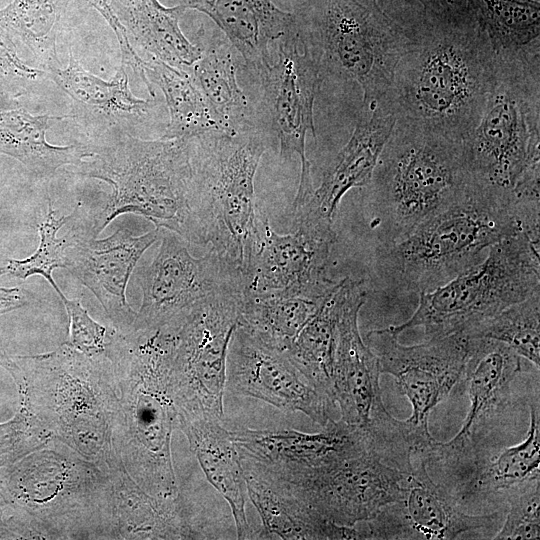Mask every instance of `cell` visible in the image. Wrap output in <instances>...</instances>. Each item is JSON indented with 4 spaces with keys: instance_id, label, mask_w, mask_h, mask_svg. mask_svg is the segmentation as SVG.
<instances>
[{
    "instance_id": "6da1fadb",
    "label": "cell",
    "mask_w": 540,
    "mask_h": 540,
    "mask_svg": "<svg viewBox=\"0 0 540 540\" xmlns=\"http://www.w3.org/2000/svg\"><path fill=\"white\" fill-rule=\"evenodd\" d=\"M411 32L388 102L397 117L463 141L478 124L494 85L496 61L483 28L466 4Z\"/></svg>"
},
{
    "instance_id": "7a4b0ae2",
    "label": "cell",
    "mask_w": 540,
    "mask_h": 540,
    "mask_svg": "<svg viewBox=\"0 0 540 540\" xmlns=\"http://www.w3.org/2000/svg\"><path fill=\"white\" fill-rule=\"evenodd\" d=\"M539 232V211L471 183L452 205L405 237L381 244L377 267L399 291L428 292L476 265L492 245L519 231Z\"/></svg>"
},
{
    "instance_id": "3957f363",
    "label": "cell",
    "mask_w": 540,
    "mask_h": 540,
    "mask_svg": "<svg viewBox=\"0 0 540 540\" xmlns=\"http://www.w3.org/2000/svg\"><path fill=\"white\" fill-rule=\"evenodd\" d=\"M99 141L75 173L105 181L113 191L85 224L87 234L97 238L117 216L134 213L198 245L191 138L144 140L121 133Z\"/></svg>"
},
{
    "instance_id": "277c9868",
    "label": "cell",
    "mask_w": 540,
    "mask_h": 540,
    "mask_svg": "<svg viewBox=\"0 0 540 540\" xmlns=\"http://www.w3.org/2000/svg\"><path fill=\"white\" fill-rule=\"evenodd\" d=\"M470 185L462 141L397 117L367 186L381 244L405 237L462 198Z\"/></svg>"
},
{
    "instance_id": "5b68a950",
    "label": "cell",
    "mask_w": 540,
    "mask_h": 540,
    "mask_svg": "<svg viewBox=\"0 0 540 540\" xmlns=\"http://www.w3.org/2000/svg\"><path fill=\"white\" fill-rule=\"evenodd\" d=\"M295 16L322 76L357 83L363 93L362 108L388 99L411 32L391 19L376 0H306Z\"/></svg>"
},
{
    "instance_id": "8992f818",
    "label": "cell",
    "mask_w": 540,
    "mask_h": 540,
    "mask_svg": "<svg viewBox=\"0 0 540 540\" xmlns=\"http://www.w3.org/2000/svg\"><path fill=\"white\" fill-rule=\"evenodd\" d=\"M198 245L240 273L257 231L255 175L266 141L254 127L191 138Z\"/></svg>"
},
{
    "instance_id": "52a82bcc",
    "label": "cell",
    "mask_w": 540,
    "mask_h": 540,
    "mask_svg": "<svg viewBox=\"0 0 540 540\" xmlns=\"http://www.w3.org/2000/svg\"><path fill=\"white\" fill-rule=\"evenodd\" d=\"M495 61L493 88L462 144L471 182L515 198L540 179V58Z\"/></svg>"
},
{
    "instance_id": "ba28073f",
    "label": "cell",
    "mask_w": 540,
    "mask_h": 540,
    "mask_svg": "<svg viewBox=\"0 0 540 540\" xmlns=\"http://www.w3.org/2000/svg\"><path fill=\"white\" fill-rule=\"evenodd\" d=\"M539 232L519 231L492 245L485 257L446 284L420 293L414 314L389 326L395 336L422 326L428 338L461 333L540 292Z\"/></svg>"
},
{
    "instance_id": "9c48e42d",
    "label": "cell",
    "mask_w": 540,
    "mask_h": 540,
    "mask_svg": "<svg viewBox=\"0 0 540 540\" xmlns=\"http://www.w3.org/2000/svg\"><path fill=\"white\" fill-rule=\"evenodd\" d=\"M366 296L363 281L346 277L332 370L333 398L340 419L367 435L370 450L385 463L403 470L410 466L412 458L404 423L385 408L379 360L358 328Z\"/></svg>"
},
{
    "instance_id": "30bf717a",
    "label": "cell",
    "mask_w": 540,
    "mask_h": 540,
    "mask_svg": "<svg viewBox=\"0 0 540 540\" xmlns=\"http://www.w3.org/2000/svg\"><path fill=\"white\" fill-rule=\"evenodd\" d=\"M242 466L286 490L325 519L355 527L397 501L407 474L367 450L313 468H274L242 459Z\"/></svg>"
},
{
    "instance_id": "8fae6325",
    "label": "cell",
    "mask_w": 540,
    "mask_h": 540,
    "mask_svg": "<svg viewBox=\"0 0 540 540\" xmlns=\"http://www.w3.org/2000/svg\"><path fill=\"white\" fill-rule=\"evenodd\" d=\"M240 300L234 292L210 296L176 325L170 379L185 416L224 421L227 355Z\"/></svg>"
},
{
    "instance_id": "7c38bea8",
    "label": "cell",
    "mask_w": 540,
    "mask_h": 540,
    "mask_svg": "<svg viewBox=\"0 0 540 540\" xmlns=\"http://www.w3.org/2000/svg\"><path fill=\"white\" fill-rule=\"evenodd\" d=\"M366 339L379 360L380 372L396 379L411 404V416L403 421L405 433L412 453L422 454L435 441L429 431L432 410L461 379L469 337L455 333L405 346L387 327L370 331Z\"/></svg>"
},
{
    "instance_id": "4fadbf2b",
    "label": "cell",
    "mask_w": 540,
    "mask_h": 540,
    "mask_svg": "<svg viewBox=\"0 0 540 540\" xmlns=\"http://www.w3.org/2000/svg\"><path fill=\"white\" fill-rule=\"evenodd\" d=\"M157 255L138 273L143 293L135 322L155 330L181 320L202 300L221 293L242 295L241 275L212 251L191 255L182 237L161 229Z\"/></svg>"
},
{
    "instance_id": "5bb4252c",
    "label": "cell",
    "mask_w": 540,
    "mask_h": 540,
    "mask_svg": "<svg viewBox=\"0 0 540 540\" xmlns=\"http://www.w3.org/2000/svg\"><path fill=\"white\" fill-rule=\"evenodd\" d=\"M297 24V23H296ZM272 125L279 140L280 156L300 160V179L293 211L314 191L311 165L306 156L308 135L316 137L314 103L323 81L320 67L297 26L279 40L276 59L259 74Z\"/></svg>"
},
{
    "instance_id": "9a60e30c",
    "label": "cell",
    "mask_w": 540,
    "mask_h": 540,
    "mask_svg": "<svg viewBox=\"0 0 540 540\" xmlns=\"http://www.w3.org/2000/svg\"><path fill=\"white\" fill-rule=\"evenodd\" d=\"M296 231L278 234L258 217L257 231L241 272L242 296L283 291L326 295L336 281L327 275L335 241L332 227L295 221Z\"/></svg>"
},
{
    "instance_id": "2e32d148",
    "label": "cell",
    "mask_w": 540,
    "mask_h": 540,
    "mask_svg": "<svg viewBox=\"0 0 540 540\" xmlns=\"http://www.w3.org/2000/svg\"><path fill=\"white\" fill-rule=\"evenodd\" d=\"M520 371V356L507 345L486 338H469L460 379L469 397V410L462 427L450 441L435 440L422 454L427 463L454 468L468 459L492 423L508 407L511 386Z\"/></svg>"
},
{
    "instance_id": "e0dca14e",
    "label": "cell",
    "mask_w": 540,
    "mask_h": 540,
    "mask_svg": "<svg viewBox=\"0 0 540 540\" xmlns=\"http://www.w3.org/2000/svg\"><path fill=\"white\" fill-rule=\"evenodd\" d=\"M226 388L284 411L301 412L322 427L333 419L334 401L313 387L285 352L238 325L228 348Z\"/></svg>"
},
{
    "instance_id": "ac0fdd59",
    "label": "cell",
    "mask_w": 540,
    "mask_h": 540,
    "mask_svg": "<svg viewBox=\"0 0 540 540\" xmlns=\"http://www.w3.org/2000/svg\"><path fill=\"white\" fill-rule=\"evenodd\" d=\"M428 463L413 454V467L403 483L401 497L384 507L359 529L362 539H454L470 530L491 528L501 514L464 513L456 497L436 484L427 470Z\"/></svg>"
},
{
    "instance_id": "d6986e66",
    "label": "cell",
    "mask_w": 540,
    "mask_h": 540,
    "mask_svg": "<svg viewBox=\"0 0 540 540\" xmlns=\"http://www.w3.org/2000/svg\"><path fill=\"white\" fill-rule=\"evenodd\" d=\"M80 203L75 207L72 225L73 244L66 251V267L99 300L113 319L127 323L135 320L136 313L126 299V288L142 254L153 245L161 229L134 236L130 230L120 228L104 239L89 236L80 222Z\"/></svg>"
},
{
    "instance_id": "ffe728a7",
    "label": "cell",
    "mask_w": 540,
    "mask_h": 540,
    "mask_svg": "<svg viewBox=\"0 0 540 540\" xmlns=\"http://www.w3.org/2000/svg\"><path fill=\"white\" fill-rule=\"evenodd\" d=\"M397 116L383 102L362 108L348 142L324 172L318 188L293 211L295 221L332 226L344 195L352 188L367 187Z\"/></svg>"
},
{
    "instance_id": "44dd1931",
    "label": "cell",
    "mask_w": 540,
    "mask_h": 540,
    "mask_svg": "<svg viewBox=\"0 0 540 540\" xmlns=\"http://www.w3.org/2000/svg\"><path fill=\"white\" fill-rule=\"evenodd\" d=\"M230 433L242 459L274 468H313L369 450L367 435L341 419L315 433L250 428Z\"/></svg>"
},
{
    "instance_id": "7402d4cb",
    "label": "cell",
    "mask_w": 540,
    "mask_h": 540,
    "mask_svg": "<svg viewBox=\"0 0 540 540\" xmlns=\"http://www.w3.org/2000/svg\"><path fill=\"white\" fill-rule=\"evenodd\" d=\"M69 59L66 68L51 66L47 73L73 100L70 117L89 133L100 138L130 134L132 127L148 119L154 103L133 95L125 65L105 81L85 70L72 54Z\"/></svg>"
},
{
    "instance_id": "603a6c76",
    "label": "cell",
    "mask_w": 540,
    "mask_h": 540,
    "mask_svg": "<svg viewBox=\"0 0 540 540\" xmlns=\"http://www.w3.org/2000/svg\"><path fill=\"white\" fill-rule=\"evenodd\" d=\"M206 14L258 75L272 61L270 45L293 31L296 16L271 0H180Z\"/></svg>"
},
{
    "instance_id": "cb8c5ba5",
    "label": "cell",
    "mask_w": 540,
    "mask_h": 540,
    "mask_svg": "<svg viewBox=\"0 0 540 540\" xmlns=\"http://www.w3.org/2000/svg\"><path fill=\"white\" fill-rule=\"evenodd\" d=\"M459 479L455 494L459 503L473 499L505 500L514 488L540 478L539 395L530 404V424L524 439L505 447L494 456L474 452L452 468Z\"/></svg>"
},
{
    "instance_id": "d4e9b609",
    "label": "cell",
    "mask_w": 540,
    "mask_h": 540,
    "mask_svg": "<svg viewBox=\"0 0 540 540\" xmlns=\"http://www.w3.org/2000/svg\"><path fill=\"white\" fill-rule=\"evenodd\" d=\"M182 422L208 481L231 509L237 538H255L245 511V473L230 430L225 428L224 421L203 417L184 416Z\"/></svg>"
},
{
    "instance_id": "484cf974",
    "label": "cell",
    "mask_w": 540,
    "mask_h": 540,
    "mask_svg": "<svg viewBox=\"0 0 540 540\" xmlns=\"http://www.w3.org/2000/svg\"><path fill=\"white\" fill-rule=\"evenodd\" d=\"M244 473L248 498L256 508L262 524L255 538L362 539L357 526L335 524L276 484L249 470L244 469Z\"/></svg>"
},
{
    "instance_id": "4316f807",
    "label": "cell",
    "mask_w": 540,
    "mask_h": 540,
    "mask_svg": "<svg viewBox=\"0 0 540 540\" xmlns=\"http://www.w3.org/2000/svg\"><path fill=\"white\" fill-rule=\"evenodd\" d=\"M65 117L0 106V153L16 158L41 178L51 177L63 165H78L92 155V144L56 146L46 140L50 122Z\"/></svg>"
},
{
    "instance_id": "83f0119b",
    "label": "cell",
    "mask_w": 540,
    "mask_h": 540,
    "mask_svg": "<svg viewBox=\"0 0 540 540\" xmlns=\"http://www.w3.org/2000/svg\"><path fill=\"white\" fill-rule=\"evenodd\" d=\"M115 11H124L125 28L150 55L172 67L190 71L200 58L201 47L183 34L179 20L183 6H163L158 0H113Z\"/></svg>"
},
{
    "instance_id": "f1b7e54d",
    "label": "cell",
    "mask_w": 540,
    "mask_h": 540,
    "mask_svg": "<svg viewBox=\"0 0 540 540\" xmlns=\"http://www.w3.org/2000/svg\"><path fill=\"white\" fill-rule=\"evenodd\" d=\"M329 292L322 296L296 291L241 296L238 326L265 345L285 352Z\"/></svg>"
},
{
    "instance_id": "f546056e",
    "label": "cell",
    "mask_w": 540,
    "mask_h": 540,
    "mask_svg": "<svg viewBox=\"0 0 540 540\" xmlns=\"http://www.w3.org/2000/svg\"><path fill=\"white\" fill-rule=\"evenodd\" d=\"M143 71L148 82L156 84L165 96L169 122L163 139L227 133L190 71L155 59L144 60Z\"/></svg>"
},
{
    "instance_id": "4dcf8cb0",
    "label": "cell",
    "mask_w": 540,
    "mask_h": 540,
    "mask_svg": "<svg viewBox=\"0 0 540 540\" xmlns=\"http://www.w3.org/2000/svg\"><path fill=\"white\" fill-rule=\"evenodd\" d=\"M496 60L540 57L538 0H466Z\"/></svg>"
},
{
    "instance_id": "1f68e13d",
    "label": "cell",
    "mask_w": 540,
    "mask_h": 540,
    "mask_svg": "<svg viewBox=\"0 0 540 540\" xmlns=\"http://www.w3.org/2000/svg\"><path fill=\"white\" fill-rule=\"evenodd\" d=\"M201 47L190 72L222 121L228 134L244 131L250 123L248 99L237 80L235 48L226 37L213 36Z\"/></svg>"
},
{
    "instance_id": "d6a6232c",
    "label": "cell",
    "mask_w": 540,
    "mask_h": 540,
    "mask_svg": "<svg viewBox=\"0 0 540 540\" xmlns=\"http://www.w3.org/2000/svg\"><path fill=\"white\" fill-rule=\"evenodd\" d=\"M345 283L346 277L336 281L316 314L285 351L308 382L333 401L332 370Z\"/></svg>"
},
{
    "instance_id": "836d02e7",
    "label": "cell",
    "mask_w": 540,
    "mask_h": 540,
    "mask_svg": "<svg viewBox=\"0 0 540 540\" xmlns=\"http://www.w3.org/2000/svg\"><path fill=\"white\" fill-rule=\"evenodd\" d=\"M67 0H14L0 9V30L18 36L47 68L59 65L56 37Z\"/></svg>"
},
{
    "instance_id": "e575fe53",
    "label": "cell",
    "mask_w": 540,
    "mask_h": 540,
    "mask_svg": "<svg viewBox=\"0 0 540 540\" xmlns=\"http://www.w3.org/2000/svg\"><path fill=\"white\" fill-rule=\"evenodd\" d=\"M510 347L520 357L540 366V292L461 332Z\"/></svg>"
},
{
    "instance_id": "d590c367",
    "label": "cell",
    "mask_w": 540,
    "mask_h": 540,
    "mask_svg": "<svg viewBox=\"0 0 540 540\" xmlns=\"http://www.w3.org/2000/svg\"><path fill=\"white\" fill-rule=\"evenodd\" d=\"M75 210V209H74ZM75 211L70 215L55 217L52 204L48 203L45 219L39 226L40 242L36 251L23 260H7L0 268V275H9L26 279L32 275H41L59 297L64 294L55 283L52 272L56 268L66 267V251L73 244L75 231L72 225Z\"/></svg>"
},
{
    "instance_id": "8d00e7d4",
    "label": "cell",
    "mask_w": 540,
    "mask_h": 540,
    "mask_svg": "<svg viewBox=\"0 0 540 540\" xmlns=\"http://www.w3.org/2000/svg\"><path fill=\"white\" fill-rule=\"evenodd\" d=\"M509 510L496 540L540 538V478L511 490L505 497Z\"/></svg>"
},
{
    "instance_id": "74e56055",
    "label": "cell",
    "mask_w": 540,
    "mask_h": 540,
    "mask_svg": "<svg viewBox=\"0 0 540 540\" xmlns=\"http://www.w3.org/2000/svg\"><path fill=\"white\" fill-rule=\"evenodd\" d=\"M47 72L26 65L17 55L8 34L0 30V84L20 94L43 80Z\"/></svg>"
},
{
    "instance_id": "f35d334b",
    "label": "cell",
    "mask_w": 540,
    "mask_h": 540,
    "mask_svg": "<svg viewBox=\"0 0 540 540\" xmlns=\"http://www.w3.org/2000/svg\"><path fill=\"white\" fill-rule=\"evenodd\" d=\"M71 322V344L86 354L102 352L105 347L107 329L96 323L81 306L79 300L60 297Z\"/></svg>"
},
{
    "instance_id": "ab89813d",
    "label": "cell",
    "mask_w": 540,
    "mask_h": 540,
    "mask_svg": "<svg viewBox=\"0 0 540 540\" xmlns=\"http://www.w3.org/2000/svg\"><path fill=\"white\" fill-rule=\"evenodd\" d=\"M84 1L104 17L115 33L121 51L122 63L130 67L137 66L140 63L141 58L130 45L128 32L115 11L113 0Z\"/></svg>"
},
{
    "instance_id": "60d3db41",
    "label": "cell",
    "mask_w": 540,
    "mask_h": 540,
    "mask_svg": "<svg viewBox=\"0 0 540 540\" xmlns=\"http://www.w3.org/2000/svg\"><path fill=\"white\" fill-rule=\"evenodd\" d=\"M26 296V292L19 287L0 288V314L24 306Z\"/></svg>"
},
{
    "instance_id": "b9f144b4",
    "label": "cell",
    "mask_w": 540,
    "mask_h": 540,
    "mask_svg": "<svg viewBox=\"0 0 540 540\" xmlns=\"http://www.w3.org/2000/svg\"><path fill=\"white\" fill-rule=\"evenodd\" d=\"M424 7L425 12L444 14L460 5V0H418Z\"/></svg>"
}]
</instances>
